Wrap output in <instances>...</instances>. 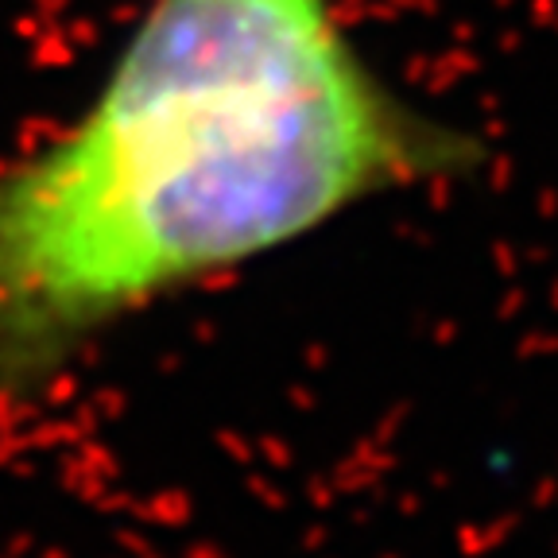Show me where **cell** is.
<instances>
[{"label":"cell","instance_id":"1","mask_svg":"<svg viewBox=\"0 0 558 558\" xmlns=\"http://www.w3.org/2000/svg\"><path fill=\"white\" fill-rule=\"evenodd\" d=\"M341 0H148L86 101L0 159V400L44 396L179 295L384 198L470 179Z\"/></svg>","mask_w":558,"mask_h":558}]
</instances>
